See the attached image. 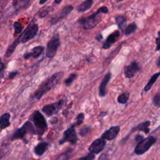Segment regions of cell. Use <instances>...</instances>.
Masks as SVG:
<instances>
[{
    "label": "cell",
    "mask_w": 160,
    "mask_h": 160,
    "mask_svg": "<svg viewBox=\"0 0 160 160\" xmlns=\"http://www.w3.org/2000/svg\"><path fill=\"white\" fill-rule=\"evenodd\" d=\"M60 39L58 34H54L47 44L46 55L48 58H53L57 53L60 46Z\"/></svg>",
    "instance_id": "cell-6"
},
{
    "label": "cell",
    "mask_w": 160,
    "mask_h": 160,
    "mask_svg": "<svg viewBox=\"0 0 160 160\" xmlns=\"http://www.w3.org/2000/svg\"><path fill=\"white\" fill-rule=\"evenodd\" d=\"M94 159H95V155L94 154V153H92L91 152H89V153L86 156L79 158L80 160H92Z\"/></svg>",
    "instance_id": "cell-30"
},
{
    "label": "cell",
    "mask_w": 160,
    "mask_h": 160,
    "mask_svg": "<svg viewBox=\"0 0 160 160\" xmlns=\"http://www.w3.org/2000/svg\"><path fill=\"white\" fill-rule=\"evenodd\" d=\"M152 103L154 106L159 108L160 106V95L159 93H157L156 95L154 96L152 98Z\"/></svg>",
    "instance_id": "cell-29"
},
{
    "label": "cell",
    "mask_w": 160,
    "mask_h": 160,
    "mask_svg": "<svg viewBox=\"0 0 160 160\" xmlns=\"http://www.w3.org/2000/svg\"><path fill=\"white\" fill-rule=\"evenodd\" d=\"M58 120H59V119L57 118V117H53V118H52L51 119V120H50V122L51 123V124H56V123H57L58 122Z\"/></svg>",
    "instance_id": "cell-36"
},
{
    "label": "cell",
    "mask_w": 160,
    "mask_h": 160,
    "mask_svg": "<svg viewBox=\"0 0 160 160\" xmlns=\"http://www.w3.org/2000/svg\"><path fill=\"white\" fill-rule=\"evenodd\" d=\"M106 146V141L102 138H98L94 140L89 146L88 150L89 152L94 154L100 153Z\"/></svg>",
    "instance_id": "cell-11"
},
{
    "label": "cell",
    "mask_w": 160,
    "mask_h": 160,
    "mask_svg": "<svg viewBox=\"0 0 160 160\" xmlns=\"http://www.w3.org/2000/svg\"><path fill=\"white\" fill-rule=\"evenodd\" d=\"M64 75L63 72H58L52 74L46 81L43 82L34 94V98L37 100L40 99L43 95L54 88L60 82Z\"/></svg>",
    "instance_id": "cell-1"
},
{
    "label": "cell",
    "mask_w": 160,
    "mask_h": 160,
    "mask_svg": "<svg viewBox=\"0 0 160 160\" xmlns=\"http://www.w3.org/2000/svg\"><path fill=\"white\" fill-rule=\"evenodd\" d=\"M17 74H18V72H17V71H13V72H11V73L9 74V79H12V78H14L15 77V76H16Z\"/></svg>",
    "instance_id": "cell-37"
},
{
    "label": "cell",
    "mask_w": 160,
    "mask_h": 160,
    "mask_svg": "<svg viewBox=\"0 0 160 160\" xmlns=\"http://www.w3.org/2000/svg\"><path fill=\"white\" fill-rule=\"evenodd\" d=\"M108 113V111H104V112H101L100 114H99V116L100 117H103L104 116H106V114Z\"/></svg>",
    "instance_id": "cell-40"
},
{
    "label": "cell",
    "mask_w": 160,
    "mask_h": 160,
    "mask_svg": "<svg viewBox=\"0 0 160 160\" xmlns=\"http://www.w3.org/2000/svg\"><path fill=\"white\" fill-rule=\"evenodd\" d=\"M32 120L35 126L36 132L39 136L43 134L48 130V124L44 116L38 110H36L32 114Z\"/></svg>",
    "instance_id": "cell-3"
},
{
    "label": "cell",
    "mask_w": 160,
    "mask_h": 160,
    "mask_svg": "<svg viewBox=\"0 0 160 160\" xmlns=\"http://www.w3.org/2000/svg\"><path fill=\"white\" fill-rule=\"evenodd\" d=\"M48 146L49 144L46 142H39L34 147V152L37 156H41L46 151V150L48 148Z\"/></svg>",
    "instance_id": "cell-17"
},
{
    "label": "cell",
    "mask_w": 160,
    "mask_h": 160,
    "mask_svg": "<svg viewBox=\"0 0 160 160\" xmlns=\"http://www.w3.org/2000/svg\"><path fill=\"white\" fill-rule=\"evenodd\" d=\"M48 13H49V11L48 10H43L40 12V13L39 14V16L41 18H45L48 14Z\"/></svg>",
    "instance_id": "cell-32"
},
{
    "label": "cell",
    "mask_w": 160,
    "mask_h": 160,
    "mask_svg": "<svg viewBox=\"0 0 160 160\" xmlns=\"http://www.w3.org/2000/svg\"><path fill=\"white\" fill-rule=\"evenodd\" d=\"M77 141V134L74 127L70 126L63 132V137L59 141V144H62L66 142H69L72 144H76Z\"/></svg>",
    "instance_id": "cell-9"
},
{
    "label": "cell",
    "mask_w": 160,
    "mask_h": 160,
    "mask_svg": "<svg viewBox=\"0 0 160 160\" xmlns=\"http://www.w3.org/2000/svg\"><path fill=\"white\" fill-rule=\"evenodd\" d=\"M102 36L101 34H98L96 36V39L98 41H101L102 39Z\"/></svg>",
    "instance_id": "cell-38"
},
{
    "label": "cell",
    "mask_w": 160,
    "mask_h": 160,
    "mask_svg": "<svg viewBox=\"0 0 160 160\" xmlns=\"http://www.w3.org/2000/svg\"><path fill=\"white\" fill-rule=\"evenodd\" d=\"M14 33L16 34H20L22 30V26L21 24L19 22H15L14 23Z\"/></svg>",
    "instance_id": "cell-28"
},
{
    "label": "cell",
    "mask_w": 160,
    "mask_h": 160,
    "mask_svg": "<svg viewBox=\"0 0 160 160\" xmlns=\"http://www.w3.org/2000/svg\"><path fill=\"white\" fill-rule=\"evenodd\" d=\"M119 131H120V127L119 126H112L102 134L101 138L105 140H108V141L112 140L115 138H116Z\"/></svg>",
    "instance_id": "cell-13"
},
{
    "label": "cell",
    "mask_w": 160,
    "mask_h": 160,
    "mask_svg": "<svg viewBox=\"0 0 160 160\" xmlns=\"http://www.w3.org/2000/svg\"><path fill=\"white\" fill-rule=\"evenodd\" d=\"M143 138H144L143 136H142V135H141V134H137V135L135 136L134 139L138 142L139 141H140L141 140H142Z\"/></svg>",
    "instance_id": "cell-35"
},
{
    "label": "cell",
    "mask_w": 160,
    "mask_h": 160,
    "mask_svg": "<svg viewBox=\"0 0 160 160\" xmlns=\"http://www.w3.org/2000/svg\"><path fill=\"white\" fill-rule=\"evenodd\" d=\"M108 9L106 6H101L99 8L96 12L92 14L89 16L84 18H81L78 19V23L82 25L83 28L86 30L90 29L95 27L99 22V19L98 18V16L100 13L106 14L108 12Z\"/></svg>",
    "instance_id": "cell-2"
},
{
    "label": "cell",
    "mask_w": 160,
    "mask_h": 160,
    "mask_svg": "<svg viewBox=\"0 0 160 160\" xmlns=\"http://www.w3.org/2000/svg\"><path fill=\"white\" fill-rule=\"evenodd\" d=\"M20 42H21V37H20V36H19L14 41V42H13L11 45H10V46L8 47V49H7V51H6V57H9V56H11V54L13 53V52L14 51L16 48L17 46L19 44Z\"/></svg>",
    "instance_id": "cell-21"
},
{
    "label": "cell",
    "mask_w": 160,
    "mask_h": 160,
    "mask_svg": "<svg viewBox=\"0 0 160 160\" xmlns=\"http://www.w3.org/2000/svg\"><path fill=\"white\" fill-rule=\"evenodd\" d=\"M115 21L118 28L122 30L126 24V18L125 16L122 15H118L115 18Z\"/></svg>",
    "instance_id": "cell-23"
},
{
    "label": "cell",
    "mask_w": 160,
    "mask_h": 160,
    "mask_svg": "<svg viewBox=\"0 0 160 160\" xmlns=\"http://www.w3.org/2000/svg\"><path fill=\"white\" fill-rule=\"evenodd\" d=\"M150 124H151V122L149 121H144L142 122H141V123L138 124L132 129L143 131L146 134H147L149 132V130H150L149 128V126Z\"/></svg>",
    "instance_id": "cell-20"
},
{
    "label": "cell",
    "mask_w": 160,
    "mask_h": 160,
    "mask_svg": "<svg viewBox=\"0 0 160 160\" xmlns=\"http://www.w3.org/2000/svg\"><path fill=\"white\" fill-rule=\"evenodd\" d=\"M74 9V7L71 5H68L63 7L59 12L52 16L50 19L51 25H54L59 22L60 21L65 18L70 12Z\"/></svg>",
    "instance_id": "cell-8"
},
{
    "label": "cell",
    "mask_w": 160,
    "mask_h": 160,
    "mask_svg": "<svg viewBox=\"0 0 160 160\" xmlns=\"http://www.w3.org/2000/svg\"><path fill=\"white\" fill-rule=\"evenodd\" d=\"M10 114L9 113H4L0 117V128L4 129L10 126L9 122Z\"/></svg>",
    "instance_id": "cell-19"
},
{
    "label": "cell",
    "mask_w": 160,
    "mask_h": 160,
    "mask_svg": "<svg viewBox=\"0 0 160 160\" xmlns=\"http://www.w3.org/2000/svg\"><path fill=\"white\" fill-rule=\"evenodd\" d=\"M64 102L63 100H60L56 102L45 105L42 107V112L46 114L47 116H51L61 109L64 104Z\"/></svg>",
    "instance_id": "cell-10"
},
{
    "label": "cell",
    "mask_w": 160,
    "mask_h": 160,
    "mask_svg": "<svg viewBox=\"0 0 160 160\" xmlns=\"http://www.w3.org/2000/svg\"><path fill=\"white\" fill-rule=\"evenodd\" d=\"M117 2H120V1H123V0H116Z\"/></svg>",
    "instance_id": "cell-45"
},
{
    "label": "cell",
    "mask_w": 160,
    "mask_h": 160,
    "mask_svg": "<svg viewBox=\"0 0 160 160\" xmlns=\"http://www.w3.org/2000/svg\"><path fill=\"white\" fill-rule=\"evenodd\" d=\"M44 47L42 46H37L34 47L32 49L31 52H26L24 54L23 57L24 59H29L31 57H32L34 58H36L38 57H39L43 52L44 51Z\"/></svg>",
    "instance_id": "cell-16"
},
{
    "label": "cell",
    "mask_w": 160,
    "mask_h": 160,
    "mask_svg": "<svg viewBox=\"0 0 160 160\" xmlns=\"http://www.w3.org/2000/svg\"><path fill=\"white\" fill-rule=\"evenodd\" d=\"M0 83H1V81H0Z\"/></svg>",
    "instance_id": "cell-47"
},
{
    "label": "cell",
    "mask_w": 160,
    "mask_h": 160,
    "mask_svg": "<svg viewBox=\"0 0 160 160\" xmlns=\"http://www.w3.org/2000/svg\"><path fill=\"white\" fill-rule=\"evenodd\" d=\"M76 121L75 122L72 123L71 126L74 127V126H76L81 125V124L82 123L83 120H84V113L81 112V113L78 114V116H76Z\"/></svg>",
    "instance_id": "cell-27"
},
{
    "label": "cell",
    "mask_w": 160,
    "mask_h": 160,
    "mask_svg": "<svg viewBox=\"0 0 160 160\" xmlns=\"http://www.w3.org/2000/svg\"><path fill=\"white\" fill-rule=\"evenodd\" d=\"M28 133L31 134L36 133L34 126L29 121H27L21 128L18 129L14 132V134H12V139H16L23 138L26 136V134Z\"/></svg>",
    "instance_id": "cell-5"
},
{
    "label": "cell",
    "mask_w": 160,
    "mask_h": 160,
    "mask_svg": "<svg viewBox=\"0 0 160 160\" xmlns=\"http://www.w3.org/2000/svg\"><path fill=\"white\" fill-rule=\"evenodd\" d=\"M48 0H39V4H44L45 2H46Z\"/></svg>",
    "instance_id": "cell-41"
},
{
    "label": "cell",
    "mask_w": 160,
    "mask_h": 160,
    "mask_svg": "<svg viewBox=\"0 0 160 160\" xmlns=\"http://www.w3.org/2000/svg\"><path fill=\"white\" fill-rule=\"evenodd\" d=\"M4 68V64L3 62H1V58H0V72H1Z\"/></svg>",
    "instance_id": "cell-39"
},
{
    "label": "cell",
    "mask_w": 160,
    "mask_h": 160,
    "mask_svg": "<svg viewBox=\"0 0 160 160\" xmlns=\"http://www.w3.org/2000/svg\"><path fill=\"white\" fill-rule=\"evenodd\" d=\"M38 32V25L37 24H31L20 36L21 42L25 43L34 38Z\"/></svg>",
    "instance_id": "cell-7"
},
{
    "label": "cell",
    "mask_w": 160,
    "mask_h": 160,
    "mask_svg": "<svg viewBox=\"0 0 160 160\" xmlns=\"http://www.w3.org/2000/svg\"><path fill=\"white\" fill-rule=\"evenodd\" d=\"M159 74H160V73L158 72H157V73L154 74L151 77V78L149 79V81L148 82L147 84H146V85L145 86V87L144 88V91L145 92H147V91H148L150 90V89L152 88V85L154 84V82L156 81V80L158 79V78Z\"/></svg>",
    "instance_id": "cell-22"
},
{
    "label": "cell",
    "mask_w": 160,
    "mask_h": 160,
    "mask_svg": "<svg viewBox=\"0 0 160 160\" xmlns=\"http://www.w3.org/2000/svg\"><path fill=\"white\" fill-rule=\"evenodd\" d=\"M159 32L158 31V38H156V51H159Z\"/></svg>",
    "instance_id": "cell-34"
},
{
    "label": "cell",
    "mask_w": 160,
    "mask_h": 160,
    "mask_svg": "<svg viewBox=\"0 0 160 160\" xmlns=\"http://www.w3.org/2000/svg\"><path fill=\"white\" fill-rule=\"evenodd\" d=\"M62 0H54V2L56 4H60Z\"/></svg>",
    "instance_id": "cell-44"
},
{
    "label": "cell",
    "mask_w": 160,
    "mask_h": 160,
    "mask_svg": "<svg viewBox=\"0 0 160 160\" xmlns=\"http://www.w3.org/2000/svg\"><path fill=\"white\" fill-rule=\"evenodd\" d=\"M12 2H13V4H14V6H16V5L18 4V0H12Z\"/></svg>",
    "instance_id": "cell-43"
},
{
    "label": "cell",
    "mask_w": 160,
    "mask_h": 160,
    "mask_svg": "<svg viewBox=\"0 0 160 160\" xmlns=\"http://www.w3.org/2000/svg\"><path fill=\"white\" fill-rule=\"evenodd\" d=\"M156 138L152 136H149L146 138H143L139 141L136 146L134 152L137 155H142L146 152L156 142Z\"/></svg>",
    "instance_id": "cell-4"
},
{
    "label": "cell",
    "mask_w": 160,
    "mask_h": 160,
    "mask_svg": "<svg viewBox=\"0 0 160 160\" xmlns=\"http://www.w3.org/2000/svg\"><path fill=\"white\" fill-rule=\"evenodd\" d=\"M137 29V26L136 24L134 23H132L129 25H128L124 29V34L126 36H129L130 34H131L132 33H133Z\"/></svg>",
    "instance_id": "cell-25"
},
{
    "label": "cell",
    "mask_w": 160,
    "mask_h": 160,
    "mask_svg": "<svg viewBox=\"0 0 160 160\" xmlns=\"http://www.w3.org/2000/svg\"><path fill=\"white\" fill-rule=\"evenodd\" d=\"M1 128H0V132H1Z\"/></svg>",
    "instance_id": "cell-46"
},
{
    "label": "cell",
    "mask_w": 160,
    "mask_h": 160,
    "mask_svg": "<svg viewBox=\"0 0 160 160\" xmlns=\"http://www.w3.org/2000/svg\"><path fill=\"white\" fill-rule=\"evenodd\" d=\"M129 98V93L128 91H125L121 93L118 97V102L120 104H125L127 102Z\"/></svg>",
    "instance_id": "cell-24"
},
{
    "label": "cell",
    "mask_w": 160,
    "mask_h": 160,
    "mask_svg": "<svg viewBox=\"0 0 160 160\" xmlns=\"http://www.w3.org/2000/svg\"><path fill=\"white\" fill-rule=\"evenodd\" d=\"M29 1L30 0H20L19 2H20V4H21V6L25 7V6H26L28 4Z\"/></svg>",
    "instance_id": "cell-33"
},
{
    "label": "cell",
    "mask_w": 160,
    "mask_h": 160,
    "mask_svg": "<svg viewBox=\"0 0 160 160\" xmlns=\"http://www.w3.org/2000/svg\"><path fill=\"white\" fill-rule=\"evenodd\" d=\"M140 69L141 68L138 63L133 61L129 65L124 67V76L126 78H132Z\"/></svg>",
    "instance_id": "cell-12"
},
{
    "label": "cell",
    "mask_w": 160,
    "mask_h": 160,
    "mask_svg": "<svg viewBox=\"0 0 160 160\" xmlns=\"http://www.w3.org/2000/svg\"><path fill=\"white\" fill-rule=\"evenodd\" d=\"M1 1V0H0V1Z\"/></svg>",
    "instance_id": "cell-48"
},
{
    "label": "cell",
    "mask_w": 160,
    "mask_h": 160,
    "mask_svg": "<svg viewBox=\"0 0 160 160\" xmlns=\"http://www.w3.org/2000/svg\"><path fill=\"white\" fill-rule=\"evenodd\" d=\"M93 2L94 0H84L81 4L78 6V11L79 12H83L88 11L91 8Z\"/></svg>",
    "instance_id": "cell-18"
},
{
    "label": "cell",
    "mask_w": 160,
    "mask_h": 160,
    "mask_svg": "<svg viewBox=\"0 0 160 160\" xmlns=\"http://www.w3.org/2000/svg\"><path fill=\"white\" fill-rule=\"evenodd\" d=\"M77 77V74L76 73H71L69 76L66 78L64 81V84L66 87H69L71 85V84L74 82V81L76 79Z\"/></svg>",
    "instance_id": "cell-26"
},
{
    "label": "cell",
    "mask_w": 160,
    "mask_h": 160,
    "mask_svg": "<svg viewBox=\"0 0 160 160\" xmlns=\"http://www.w3.org/2000/svg\"><path fill=\"white\" fill-rule=\"evenodd\" d=\"M119 35H120V32L119 31H114L112 33H111L110 35H109V36L106 38V41H104L102 45V48L104 49H109L115 42H116Z\"/></svg>",
    "instance_id": "cell-14"
},
{
    "label": "cell",
    "mask_w": 160,
    "mask_h": 160,
    "mask_svg": "<svg viewBox=\"0 0 160 160\" xmlns=\"http://www.w3.org/2000/svg\"><path fill=\"white\" fill-rule=\"evenodd\" d=\"M111 78V72H108L102 79L99 88V95L100 97L102 98L106 95V87L110 79Z\"/></svg>",
    "instance_id": "cell-15"
},
{
    "label": "cell",
    "mask_w": 160,
    "mask_h": 160,
    "mask_svg": "<svg viewBox=\"0 0 160 160\" xmlns=\"http://www.w3.org/2000/svg\"><path fill=\"white\" fill-rule=\"evenodd\" d=\"M156 64H157L158 67H159V56H158V59H157Z\"/></svg>",
    "instance_id": "cell-42"
},
{
    "label": "cell",
    "mask_w": 160,
    "mask_h": 160,
    "mask_svg": "<svg viewBox=\"0 0 160 160\" xmlns=\"http://www.w3.org/2000/svg\"><path fill=\"white\" fill-rule=\"evenodd\" d=\"M89 129H90V128L89 127V126H84L83 128H82L81 129H80V131H79V134L82 136H84V135H86L88 132V131H89Z\"/></svg>",
    "instance_id": "cell-31"
}]
</instances>
